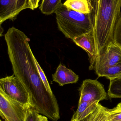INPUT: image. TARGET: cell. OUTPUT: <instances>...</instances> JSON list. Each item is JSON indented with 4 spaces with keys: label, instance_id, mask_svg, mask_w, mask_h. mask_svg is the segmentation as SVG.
I'll list each match as a JSON object with an SVG mask.
<instances>
[{
    "label": "cell",
    "instance_id": "24",
    "mask_svg": "<svg viewBox=\"0 0 121 121\" xmlns=\"http://www.w3.org/2000/svg\"><path fill=\"white\" fill-rule=\"evenodd\" d=\"M121 78V73L119 74L118 75H116V76H114V77H112L110 78L109 79V80H110L112 79H114L116 78Z\"/></svg>",
    "mask_w": 121,
    "mask_h": 121
},
{
    "label": "cell",
    "instance_id": "19",
    "mask_svg": "<svg viewBox=\"0 0 121 121\" xmlns=\"http://www.w3.org/2000/svg\"><path fill=\"white\" fill-rule=\"evenodd\" d=\"M35 62L36 65V67L37 68L38 70V73H39V74H40V78L42 79V81L43 82L45 87L47 89V90L51 93H53L52 91V89L50 87L49 84V82L48 81L47 79V78H46V76L43 72L42 68L40 67V65H39L38 63V62L37 61V60L36 59V58L35 59Z\"/></svg>",
    "mask_w": 121,
    "mask_h": 121
},
{
    "label": "cell",
    "instance_id": "25",
    "mask_svg": "<svg viewBox=\"0 0 121 121\" xmlns=\"http://www.w3.org/2000/svg\"><path fill=\"white\" fill-rule=\"evenodd\" d=\"M106 121H108V120H107H107Z\"/></svg>",
    "mask_w": 121,
    "mask_h": 121
},
{
    "label": "cell",
    "instance_id": "8",
    "mask_svg": "<svg viewBox=\"0 0 121 121\" xmlns=\"http://www.w3.org/2000/svg\"><path fill=\"white\" fill-rule=\"evenodd\" d=\"M120 64H121V48L112 41L97 59L94 69L96 71L103 68L112 67Z\"/></svg>",
    "mask_w": 121,
    "mask_h": 121
},
{
    "label": "cell",
    "instance_id": "3",
    "mask_svg": "<svg viewBox=\"0 0 121 121\" xmlns=\"http://www.w3.org/2000/svg\"><path fill=\"white\" fill-rule=\"evenodd\" d=\"M58 27L67 38L74 39L93 32L91 13L72 10L62 4L55 11Z\"/></svg>",
    "mask_w": 121,
    "mask_h": 121
},
{
    "label": "cell",
    "instance_id": "2",
    "mask_svg": "<svg viewBox=\"0 0 121 121\" xmlns=\"http://www.w3.org/2000/svg\"><path fill=\"white\" fill-rule=\"evenodd\" d=\"M91 3L97 59L108 44L113 41L115 26L121 15V0H91Z\"/></svg>",
    "mask_w": 121,
    "mask_h": 121
},
{
    "label": "cell",
    "instance_id": "16",
    "mask_svg": "<svg viewBox=\"0 0 121 121\" xmlns=\"http://www.w3.org/2000/svg\"><path fill=\"white\" fill-rule=\"evenodd\" d=\"M108 109L99 104L96 110L93 113L91 121H106Z\"/></svg>",
    "mask_w": 121,
    "mask_h": 121
},
{
    "label": "cell",
    "instance_id": "26",
    "mask_svg": "<svg viewBox=\"0 0 121 121\" xmlns=\"http://www.w3.org/2000/svg\"><path fill=\"white\" fill-rule=\"evenodd\" d=\"M0 121H1V120H0Z\"/></svg>",
    "mask_w": 121,
    "mask_h": 121
},
{
    "label": "cell",
    "instance_id": "21",
    "mask_svg": "<svg viewBox=\"0 0 121 121\" xmlns=\"http://www.w3.org/2000/svg\"><path fill=\"white\" fill-rule=\"evenodd\" d=\"M40 0H28L31 10H34L38 7Z\"/></svg>",
    "mask_w": 121,
    "mask_h": 121
},
{
    "label": "cell",
    "instance_id": "27",
    "mask_svg": "<svg viewBox=\"0 0 121 121\" xmlns=\"http://www.w3.org/2000/svg\"></svg>",
    "mask_w": 121,
    "mask_h": 121
},
{
    "label": "cell",
    "instance_id": "9",
    "mask_svg": "<svg viewBox=\"0 0 121 121\" xmlns=\"http://www.w3.org/2000/svg\"><path fill=\"white\" fill-rule=\"evenodd\" d=\"M72 40L76 45L86 52L90 62L89 69L90 70L94 69L97 56L93 32L80 35Z\"/></svg>",
    "mask_w": 121,
    "mask_h": 121
},
{
    "label": "cell",
    "instance_id": "18",
    "mask_svg": "<svg viewBox=\"0 0 121 121\" xmlns=\"http://www.w3.org/2000/svg\"><path fill=\"white\" fill-rule=\"evenodd\" d=\"M113 41L121 48V15L115 26L113 35Z\"/></svg>",
    "mask_w": 121,
    "mask_h": 121
},
{
    "label": "cell",
    "instance_id": "15",
    "mask_svg": "<svg viewBox=\"0 0 121 121\" xmlns=\"http://www.w3.org/2000/svg\"><path fill=\"white\" fill-rule=\"evenodd\" d=\"M108 95L111 99L121 98V78L110 80Z\"/></svg>",
    "mask_w": 121,
    "mask_h": 121
},
{
    "label": "cell",
    "instance_id": "7",
    "mask_svg": "<svg viewBox=\"0 0 121 121\" xmlns=\"http://www.w3.org/2000/svg\"><path fill=\"white\" fill-rule=\"evenodd\" d=\"M31 9L28 0H0V25L8 20L13 21L23 10Z\"/></svg>",
    "mask_w": 121,
    "mask_h": 121
},
{
    "label": "cell",
    "instance_id": "1",
    "mask_svg": "<svg viewBox=\"0 0 121 121\" xmlns=\"http://www.w3.org/2000/svg\"><path fill=\"white\" fill-rule=\"evenodd\" d=\"M13 74L23 83L29 94L31 107L40 114L53 121L60 118L57 100L49 92L39 74L35 56L24 32L13 27L4 35Z\"/></svg>",
    "mask_w": 121,
    "mask_h": 121
},
{
    "label": "cell",
    "instance_id": "13",
    "mask_svg": "<svg viewBox=\"0 0 121 121\" xmlns=\"http://www.w3.org/2000/svg\"><path fill=\"white\" fill-rule=\"evenodd\" d=\"M62 4V0H42L40 9L43 14L51 15Z\"/></svg>",
    "mask_w": 121,
    "mask_h": 121
},
{
    "label": "cell",
    "instance_id": "12",
    "mask_svg": "<svg viewBox=\"0 0 121 121\" xmlns=\"http://www.w3.org/2000/svg\"><path fill=\"white\" fill-rule=\"evenodd\" d=\"M67 8L84 14L91 13V0H67L63 4Z\"/></svg>",
    "mask_w": 121,
    "mask_h": 121
},
{
    "label": "cell",
    "instance_id": "10",
    "mask_svg": "<svg viewBox=\"0 0 121 121\" xmlns=\"http://www.w3.org/2000/svg\"><path fill=\"white\" fill-rule=\"evenodd\" d=\"M52 78L53 81L57 82L59 85L63 86L77 82L79 77L72 70L60 64L54 74L52 75Z\"/></svg>",
    "mask_w": 121,
    "mask_h": 121
},
{
    "label": "cell",
    "instance_id": "22",
    "mask_svg": "<svg viewBox=\"0 0 121 121\" xmlns=\"http://www.w3.org/2000/svg\"><path fill=\"white\" fill-rule=\"evenodd\" d=\"M48 119L46 117L38 113L37 117V121H49Z\"/></svg>",
    "mask_w": 121,
    "mask_h": 121
},
{
    "label": "cell",
    "instance_id": "17",
    "mask_svg": "<svg viewBox=\"0 0 121 121\" xmlns=\"http://www.w3.org/2000/svg\"><path fill=\"white\" fill-rule=\"evenodd\" d=\"M107 120L110 121H121V102L111 109H108Z\"/></svg>",
    "mask_w": 121,
    "mask_h": 121
},
{
    "label": "cell",
    "instance_id": "23",
    "mask_svg": "<svg viewBox=\"0 0 121 121\" xmlns=\"http://www.w3.org/2000/svg\"><path fill=\"white\" fill-rule=\"evenodd\" d=\"M93 113L89 115L88 116L86 117V118H84L81 119V120H80V121H76L71 120V121H91L92 119V117H93Z\"/></svg>",
    "mask_w": 121,
    "mask_h": 121
},
{
    "label": "cell",
    "instance_id": "14",
    "mask_svg": "<svg viewBox=\"0 0 121 121\" xmlns=\"http://www.w3.org/2000/svg\"><path fill=\"white\" fill-rule=\"evenodd\" d=\"M99 77H105L108 79L121 73V64L112 67L103 68L95 71Z\"/></svg>",
    "mask_w": 121,
    "mask_h": 121
},
{
    "label": "cell",
    "instance_id": "6",
    "mask_svg": "<svg viewBox=\"0 0 121 121\" xmlns=\"http://www.w3.org/2000/svg\"><path fill=\"white\" fill-rule=\"evenodd\" d=\"M79 90L80 98L79 103L99 102L107 99V93L103 85L97 80H85Z\"/></svg>",
    "mask_w": 121,
    "mask_h": 121
},
{
    "label": "cell",
    "instance_id": "20",
    "mask_svg": "<svg viewBox=\"0 0 121 121\" xmlns=\"http://www.w3.org/2000/svg\"><path fill=\"white\" fill-rule=\"evenodd\" d=\"M38 113L34 108L30 107L28 109L25 121H37Z\"/></svg>",
    "mask_w": 121,
    "mask_h": 121
},
{
    "label": "cell",
    "instance_id": "4",
    "mask_svg": "<svg viewBox=\"0 0 121 121\" xmlns=\"http://www.w3.org/2000/svg\"><path fill=\"white\" fill-rule=\"evenodd\" d=\"M30 107L13 100L0 88V115L4 121H25Z\"/></svg>",
    "mask_w": 121,
    "mask_h": 121
},
{
    "label": "cell",
    "instance_id": "11",
    "mask_svg": "<svg viewBox=\"0 0 121 121\" xmlns=\"http://www.w3.org/2000/svg\"><path fill=\"white\" fill-rule=\"evenodd\" d=\"M99 102L79 103L78 108L72 116V120L78 121L83 119L93 113L97 108Z\"/></svg>",
    "mask_w": 121,
    "mask_h": 121
},
{
    "label": "cell",
    "instance_id": "5",
    "mask_svg": "<svg viewBox=\"0 0 121 121\" xmlns=\"http://www.w3.org/2000/svg\"><path fill=\"white\" fill-rule=\"evenodd\" d=\"M0 88L13 100L25 106L31 107L28 92L15 75L1 78Z\"/></svg>",
    "mask_w": 121,
    "mask_h": 121
}]
</instances>
